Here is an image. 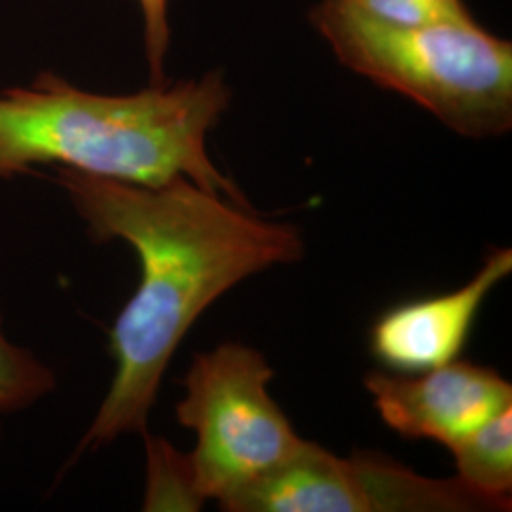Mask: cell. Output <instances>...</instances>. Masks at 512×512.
<instances>
[{
  "mask_svg": "<svg viewBox=\"0 0 512 512\" xmlns=\"http://www.w3.org/2000/svg\"><path fill=\"white\" fill-rule=\"evenodd\" d=\"M57 184L95 243L126 241L141 279L109 334L114 376L74 458L145 435L165 370L188 330L251 275L304 256L293 224L260 219L188 179L162 186L59 169Z\"/></svg>",
  "mask_w": 512,
  "mask_h": 512,
  "instance_id": "1",
  "label": "cell"
},
{
  "mask_svg": "<svg viewBox=\"0 0 512 512\" xmlns=\"http://www.w3.org/2000/svg\"><path fill=\"white\" fill-rule=\"evenodd\" d=\"M147 440V494L143 511H198L202 497L194 488L188 456L167 440L143 435Z\"/></svg>",
  "mask_w": 512,
  "mask_h": 512,
  "instance_id": "10",
  "label": "cell"
},
{
  "mask_svg": "<svg viewBox=\"0 0 512 512\" xmlns=\"http://www.w3.org/2000/svg\"><path fill=\"white\" fill-rule=\"evenodd\" d=\"M220 74L131 95L74 88L52 73L0 93V179L59 165L143 186L188 179L251 207L207 154V133L230 105Z\"/></svg>",
  "mask_w": 512,
  "mask_h": 512,
  "instance_id": "2",
  "label": "cell"
},
{
  "mask_svg": "<svg viewBox=\"0 0 512 512\" xmlns=\"http://www.w3.org/2000/svg\"><path fill=\"white\" fill-rule=\"evenodd\" d=\"M57 387L54 368L31 349L12 342L0 310V416L19 414L46 399Z\"/></svg>",
  "mask_w": 512,
  "mask_h": 512,
  "instance_id": "9",
  "label": "cell"
},
{
  "mask_svg": "<svg viewBox=\"0 0 512 512\" xmlns=\"http://www.w3.org/2000/svg\"><path fill=\"white\" fill-rule=\"evenodd\" d=\"M311 21L351 71L416 101L459 135L484 139L511 129V42L475 19L395 25L323 0Z\"/></svg>",
  "mask_w": 512,
  "mask_h": 512,
  "instance_id": "3",
  "label": "cell"
},
{
  "mask_svg": "<svg viewBox=\"0 0 512 512\" xmlns=\"http://www.w3.org/2000/svg\"><path fill=\"white\" fill-rule=\"evenodd\" d=\"M228 512L494 511L458 478L418 475L372 452L338 458L315 442L220 501Z\"/></svg>",
  "mask_w": 512,
  "mask_h": 512,
  "instance_id": "5",
  "label": "cell"
},
{
  "mask_svg": "<svg viewBox=\"0 0 512 512\" xmlns=\"http://www.w3.org/2000/svg\"><path fill=\"white\" fill-rule=\"evenodd\" d=\"M145 19V44L148 65L152 73V84H165L164 57L169 46V23H167V0H139Z\"/></svg>",
  "mask_w": 512,
  "mask_h": 512,
  "instance_id": "12",
  "label": "cell"
},
{
  "mask_svg": "<svg viewBox=\"0 0 512 512\" xmlns=\"http://www.w3.org/2000/svg\"><path fill=\"white\" fill-rule=\"evenodd\" d=\"M459 482L495 511L511 509L512 406L450 446Z\"/></svg>",
  "mask_w": 512,
  "mask_h": 512,
  "instance_id": "8",
  "label": "cell"
},
{
  "mask_svg": "<svg viewBox=\"0 0 512 512\" xmlns=\"http://www.w3.org/2000/svg\"><path fill=\"white\" fill-rule=\"evenodd\" d=\"M365 387L389 429L448 448L512 406V385L494 368L458 359L420 376L370 372Z\"/></svg>",
  "mask_w": 512,
  "mask_h": 512,
  "instance_id": "6",
  "label": "cell"
},
{
  "mask_svg": "<svg viewBox=\"0 0 512 512\" xmlns=\"http://www.w3.org/2000/svg\"><path fill=\"white\" fill-rule=\"evenodd\" d=\"M274 376L260 351L236 342L194 355L175 416L196 433L188 463L203 501H224L304 446L268 391Z\"/></svg>",
  "mask_w": 512,
  "mask_h": 512,
  "instance_id": "4",
  "label": "cell"
},
{
  "mask_svg": "<svg viewBox=\"0 0 512 512\" xmlns=\"http://www.w3.org/2000/svg\"><path fill=\"white\" fill-rule=\"evenodd\" d=\"M368 18L395 25H425L471 18L461 0H338Z\"/></svg>",
  "mask_w": 512,
  "mask_h": 512,
  "instance_id": "11",
  "label": "cell"
},
{
  "mask_svg": "<svg viewBox=\"0 0 512 512\" xmlns=\"http://www.w3.org/2000/svg\"><path fill=\"white\" fill-rule=\"evenodd\" d=\"M0 437H2V425H0Z\"/></svg>",
  "mask_w": 512,
  "mask_h": 512,
  "instance_id": "13",
  "label": "cell"
},
{
  "mask_svg": "<svg viewBox=\"0 0 512 512\" xmlns=\"http://www.w3.org/2000/svg\"><path fill=\"white\" fill-rule=\"evenodd\" d=\"M512 272V249H495L469 283L384 311L370 329L372 357L401 374H420L456 361L486 298Z\"/></svg>",
  "mask_w": 512,
  "mask_h": 512,
  "instance_id": "7",
  "label": "cell"
}]
</instances>
